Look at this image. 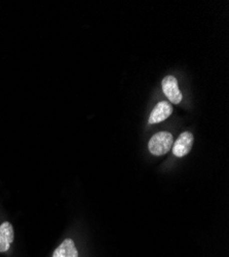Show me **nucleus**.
Here are the masks:
<instances>
[{
	"instance_id": "f257e3e1",
	"label": "nucleus",
	"mask_w": 229,
	"mask_h": 257,
	"mask_svg": "<svg viewBox=\"0 0 229 257\" xmlns=\"http://www.w3.org/2000/svg\"><path fill=\"white\" fill-rule=\"evenodd\" d=\"M174 144L173 135L169 132H158L151 137L148 143L149 152L154 156L168 154Z\"/></svg>"
},
{
	"instance_id": "f03ea898",
	"label": "nucleus",
	"mask_w": 229,
	"mask_h": 257,
	"mask_svg": "<svg viewBox=\"0 0 229 257\" xmlns=\"http://www.w3.org/2000/svg\"><path fill=\"white\" fill-rule=\"evenodd\" d=\"M161 87L163 94L169 99L170 102L174 104H179L182 101L183 95L179 89L176 77H174L173 75L165 76L161 81Z\"/></svg>"
},
{
	"instance_id": "7ed1b4c3",
	"label": "nucleus",
	"mask_w": 229,
	"mask_h": 257,
	"mask_svg": "<svg viewBox=\"0 0 229 257\" xmlns=\"http://www.w3.org/2000/svg\"><path fill=\"white\" fill-rule=\"evenodd\" d=\"M193 135L190 132L182 133L173 144V154L178 158L188 155L193 145Z\"/></svg>"
},
{
	"instance_id": "20e7f679",
	"label": "nucleus",
	"mask_w": 229,
	"mask_h": 257,
	"mask_svg": "<svg viewBox=\"0 0 229 257\" xmlns=\"http://www.w3.org/2000/svg\"><path fill=\"white\" fill-rule=\"evenodd\" d=\"M173 113V107L170 102L161 101L155 105L153 110L149 115L148 122L150 124L157 123L160 121L165 120L171 114Z\"/></svg>"
},
{
	"instance_id": "39448f33",
	"label": "nucleus",
	"mask_w": 229,
	"mask_h": 257,
	"mask_svg": "<svg viewBox=\"0 0 229 257\" xmlns=\"http://www.w3.org/2000/svg\"><path fill=\"white\" fill-rule=\"evenodd\" d=\"M15 231L11 222L6 221L0 225V253L6 252L11 248L14 242Z\"/></svg>"
},
{
	"instance_id": "423d86ee",
	"label": "nucleus",
	"mask_w": 229,
	"mask_h": 257,
	"mask_svg": "<svg viewBox=\"0 0 229 257\" xmlns=\"http://www.w3.org/2000/svg\"><path fill=\"white\" fill-rule=\"evenodd\" d=\"M53 257H78L74 242L71 239H66L55 250Z\"/></svg>"
}]
</instances>
